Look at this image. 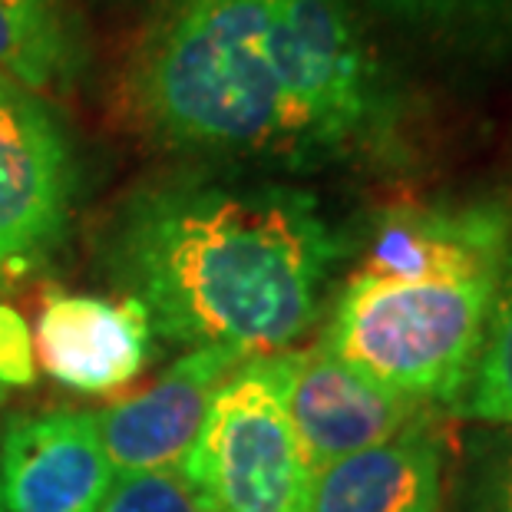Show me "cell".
Segmentation results:
<instances>
[{"label": "cell", "instance_id": "6da1fadb", "mask_svg": "<svg viewBox=\"0 0 512 512\" xmlns=\"http://www.w3.org/2000/svg\"><path fill=\"white\" fill-rule=\"evenodd\" d=\"M344 238L281 182L172 176L139 185L106 235V268L152 331L248 361L285 354L318 318Z\"/></svg>", "mask_w": 512, "mask_h": 512}, {"label": "cell", "instance_id": "7a4b0ae2", "mask_svg": "<svg viewBox=\"0 0 512 512\" xmlns=\"http://www.w3.org/2000/svg\"><path fill=\"white\" fill-rule=\"evenodd\" d=\"M129 100L166 146L281 162L271 0H169L136 50Z\"/></svg>", "mask_w": 512, "mask_h": 512}, {"label": "cell", "instance_id": "3957f363", "mask_svg": "<svg viewBox=\"0 0 512 512\" xmlns=\"http://www.w3.org/2000/svg\"><path fill=\"white\" fill-rule=\"evenodd\" d=\"M271 60L288 169L397 149L400 93L351 0H271Z\"/></svg>", "mask_w": 512, "mask_h": 512}, {"label": "cell", "instance_id": "277c9868", "mask_svg": "<svg viewBox=\"0 0 512 512\" xmlns=\"http://www.w3.org/2000/svg\"><path fill=\"white\" fill-rule=\"evenodd\" d=\"M499 281H387L354 271L318 344L394 394L456 407L483 347Z\"/></svg>", "mask_w": 512, "mask_h": 512}, {"label": "cell", "instance_id": "5b68a950", "mask_svg": "<svg viewBox=\"0 0 512 512\" xmlns=\"http://www.w3.org/2000/svg\"><path fill=\"white\" fill-rule=\"evenodd\" d=\"M182 473L205 512H301L308 470L281 400L278 354L242 364L215 394Z\"/></svg>", "mask_w": 512, "mask_h": 512}, {"label": "cell", "instance_id": "8992f818", "mask_svg": "<svg viewBox=\"0 0 512 512\" xmlns=\"http://www.w3.org/2000/svg\"><path fill=\"white\" fill-rule=\"evenodd\" d=\"M73 195L76 159L57 113L37 93L0 80V291L57 255Z\"/></svg>", "mask_w": 512, "mask_h": 512}, {"label": "cell", "instance_id": "52a82bcc", "mask_svg": "<svg viewBox=\"0 0 512 512\" xmlns=\"http://www.w3.org/2000/svg\"><path fill=\"white\" fill-rule=\"evenodd\" d=\"M281 400L308 476L344 456L427 427L430 407L380 387L324 344L278 354Z\"/></svg>", "mask_w": 512, "mask_h": 512}, {"label": "cell", "instance_id": "ba28073f", "mask_svg": "<svg viewBox=\"0 0 512 512\" xmlns=\"http://www.w3.org/2000/svg\"><path fill=\"white\" fill-rule=\"evenodd\" d=\"M509 255V195L440 205H397L370 228L357 275L387 281L503 278Z\"/></svg>", "mask_w": 512, "mask_h": 512}, {"label": "cell", "instance_id": "9c48e42d", "mask_svg": "<svg viewBox=\"0 0 512 512\" xmlns=\"http://www.w3.org/2000/svg\"><path fill=\"white\" fill-rule=\"evenodd\" d=\"M248 357L228 347H195L143 394L96 413V430L113 476L182 470L205 427L215 394Z\"/></svg>", "mask_w": 512, "mask_h": 512}, {"label": "cell", "instance_id": "30bf717a", "mask_svg": "<svg viewBox=\"0 0 512 512\" xmlns=\"http://www.w3.org/2000/svg\"><path fill=\"white\" fill-rule=\"evenodd\" d=\"M96 413L17 417L0 437L4 512H96L113 489Z\"/></svg>", "mask_w": 512, "mask_h": 512}, {"label": "cell", "instance_id": "8fae6325", "mask_svg": "<svg viewBox=\"0 0 512 512\" xmlns=\"http://www.w3.org/2000/svg\"><path fill=\"white\" fill-rule=\"evenodd\" d=\"M34 354L57 384L80 394H106L136 380L152 354V324L139 301L40 291Z\"/></svg>", "mask_w": 512, "mask_h": 512}, {"label": "cell", "instance_id": "7c38bea8", "mask_svg": "<svg viewBox=\"0 0 512 512\" xmlns=\"http://www.w3.org/2000/svg\"><path fill=\"white\" fill-rule=\"evenodd\" d=\"M443 446L427 427L344 456L304 483L301 512H440Z\"/></svg>", "mask_w": 512, "mask_h": 512}, {"label": "cell", "instance_id": "4fadbf2b", "mask_svg": "<svg viewBox=\"0 0 512 512\" xmlns=\"http://www.w3.org/2000/svg\"><path fill=\"white\" fill-rule=\"evenodd\" d=\"M83 67V40L63 0H0V80L60 90Z\"/></svg>", "mask_w": 512, "mask_h": 512}, {"label": "cell", "instance_id": "5bb4252c", "mask_svg": "<svg viewBox=\"0 0 512 512\" xmlns=\"http://www.w3.org/2000/svg\"><path fill=\"white\" fill-rule=\"evenodd\" d=\"M430 47L473 63L512 60V0H361Z\"/></svg>", "mask_w": 512, "mask_h": 512}, {"label": "cell", "instance_id": "9a60e30c", "mask_svg": "<svg viewBox=\"0 0 512 512\" xmlns=\"http://www.w3.org/2000/svg\"><path fill=\"white\" fill-rule=\"evenodd\" d=\"M456 410L479 423H512V255L499 281L493 311Z\"/></svg>", "mask_w": 512, "mask_h": 512}, {"label": "cell", "instance_id": "2e32d148", "mask_svg": "<svg viewBox=\"0 0 512 512\" xmlns=\"http://www.w3.org/2000/svg\"><path fill=\"white\" fill-rule=\"evenodd\" d=\"M96 512H205L182 470L116 476Z\"/></svg>", "mask_w": 512, "mask_h": 512}, {"label": "cell", "instance_id": "e0dca14e", "mask_svg": "<svg viewBox=\"0 0 512 512\" xmlns=\"http://www.w3.org/2000/svg\"><path fill=\"white\" fill-rule=\"evenodd\" d=\"M37 377L34 337L24 314L10 304H0V390L4 387H30Z\"/></svg>", "mask_w": 512, "mask_h": 512}, {"label": "cell", "instance_id": "ac0fdd59", "mask_svg": "<svg viewBox=\"0 0 512 512\" xmlns=\"http://www.w3.org/2000/svg\"><path fill=\"white\" fill-rule=\"evenodd\" d=\"M476 512H512V433L486 463V473L479 479Z\"/></svg>", "mask_w": 512, "mask_h": 512}, {"label": "cell", "instance_id": "d6986e66", "mask_svg": "<svg viewBox=\"0 0 512 512\" xmlns=\"http://www.w3.org/2000/svg\"><path fill=\"white\" fill-rule=\"evenodd\" d=\"M0 512H4V499H0Z\"/></svg>", "mask_w": 512, "mask_h": 512}, {"label": "cell", "instance_id": "ffe728a7", "mask_svg": "<svg viewBox=\"0 0 512 512\" xmlns=\"http://www.w3.org/2000/svg\"><path fill=\"white\" fill-rule=\"evenodd\" d=\"M0 400H4V390H0Z\"/></svg>", "mask_w": 512, "mask_h": 512}]
</instances>
